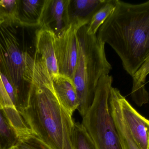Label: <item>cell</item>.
Instances as JSON below:
<instances>
[{
	"mask_svg": "<svg viewBox=\"0 0 149 149\" xmlns=\"http://www.w3.org/2000/svg\"><path fill=\"white\" fill-rule=\"evenodd\" d=\"M46 0H18L17 24L28 27H40Z\"/></svg>",
	"mask_w": 149,
	"mask_h": 149,
	"instance_id": "12",
	"label": "cell"
},
{
	"mask_svg": "<svg viewBox=\"0 0 149 149\" xmlns=\"http://www.w3.org/2000/svg\"><path fill=\"white\" fill-rule=\"evenodd\" d=\"M87 29V25H84L77 32L79 57L73 78L79 101L78 110L82 118L93 103L99 80L112 69L106 57L105 44L97 35L88 34Z\"/></svg>",
	"mask_w": 149,
	"mask_h": 149,
	"instance_id": "4",
	"label": "cell"
},
{
	"mask_svg": "<svg viewBox=\"0 0 149 149\" xmlns=\"http://www.w3.org/2000/svg\"><path fill=\"white\" fill-rule=\"evenodd\" d=\"M32 133L51 149H74V122L57 96L44 62L36 53L28 106L21 113Z\"/></svg>",
	"mask_w": 149,
	"mask_h": 149,
	"instance_id": "1",
	"label": "cell"
},
{
	"mask_svg": "<svg viewBox=\"0 0 149 149\" xmlns=\"http://www.w3.org/2000/svg\"><path fill=\"white\" fill-rule=\"evenodd\" d=\"M116 0H106L104 4L93 15L87 25V31L91 35H96L100 27L114 10Z\"/></svg>",
	"mask_w": 149,
	"mask_h": 149,
	"instance_id": "15",
	"label": "cell"
},
{
	"mask_svg": "<svg viewBox=\"0 0 149 149\" xmlns=\"http://www.w3.org/2000/svg\"><path fill=\"white\" fill-rule=\"evenodd\" d=\"M109 106L111 115L120 137L123 149H141L134 140L123 116L113 87L110 89Z\"/></svg>",
	"mask_w": 149,
	"mask_h": 149,
	"instance_id": "10",
	"label": "cell"
},
{
	"mask_svg": "<svg viewBox=\"0 0 149 149\" xmlns=\"http://www.w3.org/2000/svg\"><path fill=\"white\" fill-rule=\"evenodd\" d=\"M18 0H0V24H17Z\"/></svg>",
	"mask_w": 149,
	"mask_h": 149,
	"instance_id": "16",
	"label": "cell"
},
{
	"mask_svg": "<svg viewBox=\"0 0 149 149\" xmlns=\"http://www.w3.org/2000/svg\"></svg>",
	"mask_w": 149,
	"mask_h": 149,
	"instance_id": "22",
	"label": "cell"
},
{
	"mask_svg": "<svg viewBox=\"0 0 149 149\" xmlns=\"http://www.w3.org/2000/svg\"><path fill=\"white\" fill-rule=\"evenodd\" d=\"M81 27L71 23L60 36L55 38V52L59 74L72 81L79 57L77 32Z\"/></svg>",
	"mask_w": 149,
	"mask_h": 149,
	"instance_id": "6",
	"label": "cell"
},
{
	"mask_svg": "<svg viewBox=\"0 0 149 149\" xmlns=\"http://www.w3.org/2000/svg\"><path fill=\"white\" fill-rule=\"evenodd\" d=\"M149 74V52L146 56L144 61L132 78L134 79L138 82L145 84L147 76Z\"/></svg>",
	"mask_w": 149,
	"mask_h": 149,
	"instance_id": "20",
	"label": "cell"
},
{
	"mask_svg": "<svg viewBox=\"0 0 149 149\" xmlns=\"http://www.w3.org/2000/svg\"><path fill=\"white\" fill-rule=\"evenodd\" d=\"M18 149L17 148H16V147H15H15H13V148H11V149Z\"/></svg>",
	"mask_w": 149,
	"mask_h": 149,
	"instance_id": "21",
	"label": "cell"
},
{
	"mask_svg": "<svg viewBox=\"0 0 149 149\" xmlns=\"http://www.w3.org/2000/svg\"><path fill=\"white\" fill-rule=\"evenodd\" d=\"M97 37L115 51L133 77L149 52V1L131 4L116 0L115 9Z\"/></svg>",
	"mask_w": 149,
	"mask_h": 149,
	"instance_id": "2",
	"label": "cell"
},
{
	"mask_svg": "<svg viewBox=\"0 0 149 149\" xmlns=\"http://www.w3.org/2000/svg\"><path fill=\"white\" fill-rule=\"evenodd\" d=\"M74 149H96L94 144L81 123L74 122Z\"/></svg>",
	"mask_w": 149,
	"mask_h": 149,
	"instance_id": "17",
	"label": "cell"
},
{
	"mask_svg": "<svg viewBox=\"0 0 149 149\" xmlns=\"http://www.w3.org/2000/svg\"><path fill=\"white\" fill-rule=\"evenodd\" d=\"M39 28L0 24V72L15 88L22 112L29 103Z\"/></svg>",
	"mask_w": 149,
	"mask_h": 149,
	"instance_id": "3",
	"label": "cell"
},
{
	"mask_svg": "<svg viewBox=\"0 0 149 149\" xmlns=\"http://www.w3.org/2000/svg\"><path fill=\"white\" fill-rule=\"evenodd\" d=\"M18 138V131L0 109V149H10L15 147Z\"/></svg>",
	"mask_w": 149,
	"mask_h": 149,
	"instance_id": "14",
	"label": "cell"
},
{
	"mask_svg": "<svg viewBox=\"0 0 149 149\" xmlns=\"http://www.w3.org/2000/svg\"><path fill=\"white\" fill-rule=\"evenodd\" d=\"M70 0H46L41 17L40 27L50 30L56 37L70 25L68 13Z\"/></svg>",
	"mask_w": 149,
	"mask_h": 149,
	"instance_id": "8",
	"label": "cell"
},
{
	"mask_svg": "<svg viewBox=\"0 0 149 149\" xmlns=\"http://www.w3.org/2000/svg\"><path fill=\"white\" fill-rule=\"evenodd\" d=\"M15 146L18 149H51L33 134L20 136Z\"/></svg>",
	"mask_w": 149,
	"mask_h": 149,
	"instance_id": "18",
	"label": "cell"
},
{
	"mask_svg": "<svg viewBox=\"0 0 149 149\" xmlns=\"http://www.w3.org/2000/svg\"><path fill=\"white\" fill-rule=\"evenodd\" d=\"M56 36L50 30L40 27L36 36V52L44 62L52 78L60 75L55 52Z\"/></svg>",
	"mask_w": 149,
	"mask_h": 149,
	"instance_id": "9",
	"label": "cell"
},
{
	"mask_svg": "<svg viewBox=\"0 0 149 149\" xmlns=\"http://www.w3.org/2000/svg\"><path fill=\"white\" fill-rule=\"evenodd\" d=\"M131 94L132 99L138 106H142L149 102V93L146 90L145 84L133 78Z\"/></svg>",
	"mask_w": 149,
	"mask_h": 149,
	"instance_id": "19",
	"label": "cell"
},
{
	"mask_svg": "<svg viewBox=\"0 0 149 149\" xmlns=\"http://www.w3.org/2000/svg\"><path fill=\"white\" fill-rule=\"evenodd\" d=\"M122 114L134 140L141 149H149V120L140 114L117 88L114 87Z\"/></svg>",
	"mask_w": 149,
	"mask_h": 149,
	"instance_id": "7",
	"label": "cell"
},
{
	"mask_svg": "<svg viewBox=\"0 0 149 149\" xmlns=\"http://www.w3.org/2000/svg\"><path fill=\"white\" fill-rule=\"evenodd\" d=\"M106 0H70L68 13L70 23L88 25L93 15Z\"/></svg>",
	"mask_w": 149,
	"mask_h": 149,
	"instance_id": "11",
	"label": "cell"
},
{
	"mask_svg": "<svg viewBox=\"0 0 149 149\" xmlns=\"http://www.w3.org/2000/svg\"><path fill=\"white\" fill-rule=\"evenodd\" d=\"M113 78L105 75L99 80L93 103L81 124L96 149H123L110 113L109 96Z\"/></svg>",
	"mask_w": 149,
	"mask_h": 149,
	"instance_id": "5",
	"label": "cell"
},
{
	"mask_svg": "<svg viewBox=\"0 0 149 149\" xmlns=\"http://www.w3.org/2000/svg\"><path fill=\"white\" fill-rule=\"evenodd\" d=\"M52 80L59 101L65 109L72 116L79 107V99L73 81L61 75Z\"/></svg>",
	"mask_w": 149,
	"mask_h": 149,
	"instance_id": "13",
	"label": "cell"
}]
</instances>
